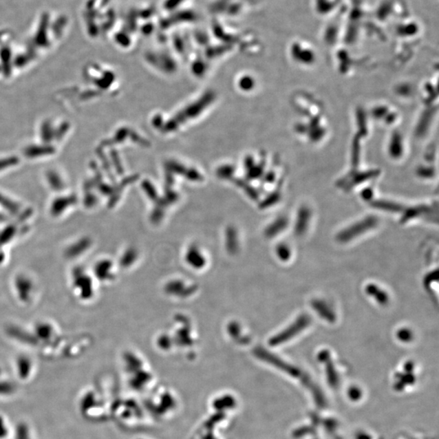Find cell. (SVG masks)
I'll use <instances>...</instances> for the list:
<instances>
[{
    "mask_svg": "<svg viewBox=\"0 0 439 439\" xmlns=\"http://www.w3.org/2000/svg\"><path fill=\"white\" fill-rule=\"evenodd\" d=\"M378 223L377 218L367 217L340 232L337 235V239L340 243H347L377 226Z\"/></svg>",
    "mask_w": 439,
    "mask_h": 439,
    "instance_id": "2",
    "label": "cell"
},
{
    "mask_svg": "<svg viewBox=\"0 0 439 439\" xmlns=\"http://www.w3.org/2000/svg\"><path fill=\"white\" fill-rule=\"evenodd\" d=\"M312 323V318L306 313L300 315L297 319H295L292 324H290L288 328L282 330L281 333L272 338L271 343L273 345H279L286 343L289 340L297 337L300 333L306 330Z\"/></svg>",
    "mask_w": 439,
    "mask_h": 439,
    "instance_id": "1",
    "label": "cell"
},
{
    "mask_svg": "<svg viewBox=\"0 0 439 439\" xmlns=\"http://www.w3.org/2000/svg\"><path fill=\"white\" fill-rule=\"evenodd\" d=\"M311 306L318 315L322 319L330 322V323H334L336 321V315L334 312L329 306V304L321 299H313Z\"/></svg>",
    "mask_w": 439,
    "mask_h": 439,
    "instance_id": "3",
    "label": "cell"
},
{
    "mask_svg": "<svg viewBox=\"0 0 439 439\" xmlns=\"http://www.w3.org/2000/svg\"><path fill=\"white\" fill-rule=\"evenodd\" d=\"M309 221H310V212L307 208L300 210L297 222L295 223V233L298 236H301L306 232Z\"/></svg>",
    "mask_w": 439,
    "mask_h": 439,
    "instance_id": "4",
    "label": "cell"
},
{
    "mask_svg": "<svg viewBox=\"0 0 439 439\" xmlns=\"http://www.w3.org/2000/svg\"><path fill=\"white\" fill-rule=\"evenodd\" d=\"M290 249L286 245H281L279 248V255L282 261H288L290 258Z\"/></svg>",
    "mask_w": 439,
    "mask_h": 439,
    "instance_id": "8",
    "label": "cell"
},
{
    "mask_svg": "<svg viewBox=\"0 0 439 439\" xmlns=\"http://www.w3.org/2000/svg\"><path fill=\"white\" fill-rule=\"evenodd\" d=\"M288 221L286 219H280L279 221H277L275 226H272L270 231H268V235H275L279 234L280 232L284 231L286 226H288Z\"/></svg>",
    "mask_w": 439,
    "mask_h": 439,
    "instance_id": "6",
    "label": "cell"
},
{
    "mask_svg": "<svg viewBox=\"0 0 439 439\" xmlns=\"http://www.w3.org/2000/svg\"><path fill=\"white\" fill-rule=\"evenodd\" d=\"M366 293L374 298L381 306H385L389 301V297L386 291L378 288L377 285L369 284L365 288Z\"/></svg>",
    "mask_w": 439,
    "mask_h": 439,
    "instance_id": "5",
    "label": "cell"
},
{
    "mask_svg": "<svg viewBox=\"0 0 439 439\" xmlns=\"http://www.w3.org/2000/svg\"><path fill=\"white\" fill-rule=\"evenodd\" d=\"M397 337L398 339L401 340L402 342H409L411 339H413V332L409 329H401L397 332Z\"/></svg>",
    "mask_w": 439,
    "mask_h": 439,
    "instance_id": "7",
    "label": "cell"
}]
</instances>
